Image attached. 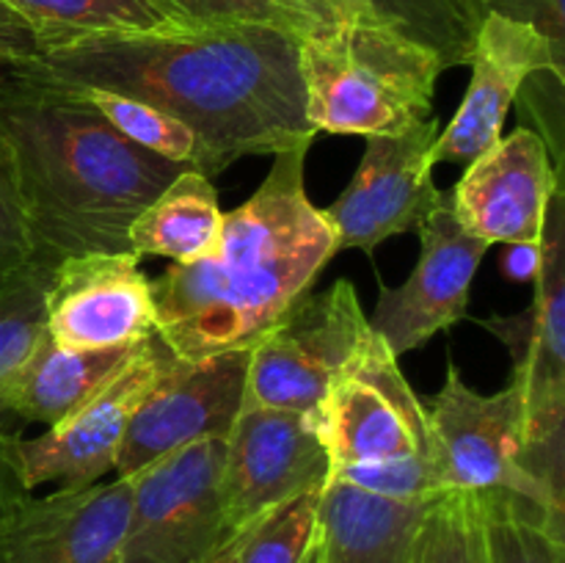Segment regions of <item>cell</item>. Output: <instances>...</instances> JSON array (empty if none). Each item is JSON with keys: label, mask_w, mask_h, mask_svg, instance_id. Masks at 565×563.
<instances>
[{"label": "cell", "mask_w": 565, "mask_h": 563, "mask_svg": "<svg viewBox=\"0 0 565 563\" xmlns=\"http://www.w3.org/2000/svg\"><path fill=\"white\" fill-rule=\"evenodd\" d=\"M53 265L39 259H28L20 268L0 276V384L25 362L39 337L47 331L44 298Z\"/></svg>", "instance_id": "obj_25"}, {"label": "cell", "mask_w": 565, "mask_h": 563, "mask_svg": "<svg viewBox=\"0 0 565 563\" xmlns=\"http://www.w3.org/2000/svg\"><path fill=\"white\" fill-rule=\"evenodd\" d=\"M226 439H202L132 475L121 563H210L232 539L221 506Z\"/></svg>", "instance_id": "obj_8"}, {"label": "cell", "mask_w": 565, "mask_h": 563, "mask_svg": "<svg viewBox=\"0 0 565 563\" xmlns=\"http://www.w3.org/2000/svg\"><path fill=\"white\" fill-rule=\"evenodd\" d=\"M309 417L331 469L408 458L430 461L425 403L414 395L397 359L375 331Z\"/></svg>", "instance_id": "obj_9"}, {"label": "cell", "mask_w": 565, "mask_h": 563, "mask_svg": "<svg viewBox=\"0 0 565 563\" xmlns=\"http://www.w3.org/2000/svg\"><path fill=\"white\" fill-rule=\"evenodd\" d=\"M252 348L185 362L174 359L132 412L114 472L132 478L158 458L202 439H226L246 392Z\"/></svg>", "instance_id": "obj_12"}, {"label": "cell", "mask_w": 565, "mask_h": 563, "mask_svg": "<svg viewBox=\"0 0 565 563\" xmlns=\"http://www.w3.org/2000/svg\"><path fill=\"white\" fill-rule=\"evenodd\" d=\"M28 259H31V241H28L20 193H17L14 163L0 132V276L20 268Z\"/></svg>", "instance_id": "obj_29"}, {"label": "cell", "mask_w": 565, "mask_h": 563, "mask_svg": "<svg viewBox=\"0 0 565 563\" xmlns=\"http://www.w3.org/2000/svg\"><path fill=\"white\" fill-rule=\"evenodd\" d=\"M541 246H511L505 259V274L516 282H533L539 274Z\"/></svg>", "instance_id": "obj_34"}, {"label": "cell", "mask_w": 565, "mask_h": 563, "mask_svg": "<svg viewBox=\"0 0 565 563\" xmlns=\"http://www.w3.org/2000/svg\"><path fill=\"white\" fill-rule=\"evenodd\" d=\"M132 478L25 497L0 522L9 563H121Z\"/></svg>", "instance_id": "obj_18"}, {"label": "cell", "mask_w": 565, "mask_h": 563, "mask_svg": "<svg viewBox=\"0 0 565 563\" xmlns=\"http://www.w3.org/2000/svg\"><path fill=\"white\" fill-rule=\"evenodd\" d=\"M370 334L367 315L348 279L303 296L252 346L243 403L312 414Z\"/></svg>", "instance_id": "obj_7"}, {"label": "cell", "mask_w": 565, "mask_h": 563, "mask_svg": "<svg viewBox=\"0 0 565 563\" xmlns=\"http://www.w3.org/2000/svg\"><path fill=\"white\" fill-rule=\"evenodd\" d=\"M241 535H243V530H241V533H235V535H232V539L226 541V544L221 546V550L215 552L213 557H210V563H235V555H237V544H241Z\"/></svg>", "instance_id": "obj_35"}, {"label": "cell", "mask_w": 565, "mask_h": 563, "mask_svg": "<svg viewBox=\"0 0 565 563\" xmlns=\"http://www.w3.org/2000/svg\"><path fill=\"white\" fill-rule=\"evenodd\" d=\"M329 472V453L309 414L243 403L221 467L226 530H248L281 502L326 486Z\"/></svg>", "instance_id": "obj_10"}, {"label": "cell", "mask_w": 565, "mask_h": 563, "mask_svg": "<svg viewBox=\"0 0 565 563\" xmlns=\"http://www.w3.org/2000/svg\"><path fill=\"white\" fill-rule=\"evenodd\" d=\"M303 563H320V550H318V541H315L312 552H309V555L303 557Z\"/></svg>", "instance_id": "obj_36"}, {"label": "cell", "mask_w": 565, "mask_h": 563, "mask_svg": "<svg viewBox=\"0 0 565 563\" xmlns=\"http://www.w3.org/2000/svg\"><path fill=\"white\" fill-rule=\"evenodd\" d=\"M0 563H9V561H6V552H3V544H0Z\"/></svg>", "instance_id": "obj_37"}, {"label": "cell", "mask_w": 565, "mask_h": 563, "mask_svg": "<svg viewBox=\"0 0 565 563\" xmlns=\"http://www.w3.org/2000/svg\"><path fill=\"white\" fill-rule=\"evenodd\" d=\"M561 169L541 136L519 127L467 166L450 188L452 213L486 246H541Z\"/></svg>", "instance_id": "obj_15"}, {"label": "cell", "mask_w": 565, "mask_h": 563, "mask_svg": "<svg viewBox=\"0 0 565 563\" xmlns=\"http://www.w3.org/2000/svg\"><path fill=\"white\" fill-rule=\"evenodd\" d=\"M309 147L274 155L263 185L224 213L210 257L149 282L154 329L177 359L199 362L252 348L315 285L337 248L334 230L303 185Z\"/></svg>", "instance_id": "obj_3"}, {"label": "cell", "mask_w": 565, "mask_h": 563, "mask_svg": "<svg viewBox=\"0 0 565 563\" xmlns=\"http://www.w3.org/2000/svg\"><path fill=\"white\" fill-rule=\"evenodd\" d=\"M138 254L61 259L47 285V334L66 348L136 346L154 334V304Z\"/></svg>", "instance_id": "obj_17"}, {"label": "cell", "mask_w": 565, "mask_h": 563, "mask_svg": "<svg viewBox=\"0 0 565 563\" xmlns=\"http://www.w3.org/2000/svg\"><path fill=\"white\" fill-rule=\"evenodd\" d=\"M489 11L539 28L557 50L565 53V6L563 0H483Z\"/></svg>", "instance_id": "obj_31"}, {"label": "cell", "mask_w": 565, "mask_h": 563, "mask_svg": "<svg viewBox=\"0 0 565 563\" xmlns=\"http://www.w3.org/2000/svg\"><path fill=\"white\" fill-rule=\"evenodd\" d=\"M434 497L375 495L329 478L318 506L320 563H408Z\"/></svg>", "instance_id": "obj_19"}, {"label": "cell", "mask_w": 565, "mask_h": 563, "mask_svg": "<svg viewBox=\"0 0 565 563\" xmlns=\"http://www.w3.org/2000/svg\"><path fill=\"white\" fill-rule=\"evenodd\" d=\"M447 61L395 14L318 25L298 39L307 119L331 136H401L434 114Z\"/></svg>", "instance_id": "obj_4"}, {"label": "cell", "mask_w": 565, "mask_h": 563, "mask_svg": "<svg viewBox=\"0 0 565 563\" xmlns=\"http://www.w3.org/2000/svg\"><path fill=\"white\" fill-rule=\"evenodd\" d=\"M486 563H565L563 522L508 495H478Z\"/></svg>", "instance_id": "obj_23"}, {"label": "cell", "mask_w": 565, "mask_h": 563, "mask_svg": "<svg viewBox=\"0 0 565 563\" xmlns=\"http://www.w3.org/2000/svg\"><path fill=\"white\" fill-rule=\"evenodd\" d=\"M430 472L441 491L508 495L563 522V497L533 475L524 439V403L516 384L480 395L463 384L456 364L430 403Z\"/></svg>", "instance_id": "obj_5"}, {"label": "cell", "mask_w": 565, "mask_h": 563, "mask_svg": "<svg viewBox=\"0 0 565 563\" xmlns=\"http://www.w3.org/2000/svg\"><path fill=\"white\" fill-rule=\"evenodd\" d=\"M44 44L36 28L0 0V64L33 70L42 61Z\"/></svg>", "instance_id": "obj_30"}, {"label": "cell", "mask_w": 565, "mask_h": 563, "mask_svg": "<svg viewBox=\"0 0 565 563\" xmlns=\"http://www.w3.org/2000/svg\"><path fill=\"white\" fill-rule=\"evenodd\" d=\"M535 296L524 312L478 320L513 357V379L524 403L527 464L563 497L565 425V210L563 191L552 199L541 241Z\"/></svg>", "instance_id": "obj_6"}, {"label": "cell", "mask_w": 565, "mask_h": 563, "mask_svg": "<svg viewBox=\"0 0 565 563\" xmlns=\"http://www.w3.org/2000/svg\"><path fill=\"white\" fill-rule=\"evenodd\" d=\"M436 136L439 119L430 116L401 136L367 138L353 180L323 210L337 248H362L370 254L401 232L419 230L439 202L430 163Z\"/></svg>", "instance_id": "obj_13"}, {"label": "cell", "mask_w": 565, "mask_h": 563, "mask_svg": "<svg viewBox=\"0 0 565 563\" xmlns=\"http://www.w3.org/2000/svg\"><path fill=\"white\" fill-rule=\"evenodd\" d=\"M50 81H55V77H50ZM55 83H58L61 88H66L70 94H75V97H81L83 103L92 105L94 110H99V114H103L105 119L121 132V136L130 138L132 144H138V147L149 149V152L160 155V158L166 160L191 166V169L202 171L204 174L202 144H199V138L193 136L191 127H185L171 114L143 103V99L108 92V88H94V86H83V83H66V81H55Z\"/></svg>", "instance_id": "obj_24"}, {"label": "cell", "mask_w": 565, "mask_h": 563, "mask_svg": "<svg viewBox=\"0 0 565 563\" xmlns=\"http://www.w3.org/2000/svg\"><path fill=\"white\" fill-rule=\"evenodd\" d=\"M298 3L312 11L323 25L375 20V17L386 14L379 0H298Z\"/></svg>", "instance_id": "obj_33"}, {"label": "cell", "mask_w": 565, "mask_h": 563, "mask_svg": "<svg viewBox=\"0 0 565 563\" xmlns=\"http://www.w3.org/2000/svg\"><path fill=\"white\" fill-rule=\"evenodd\" d=\"M141 342L88 351L61 346L44 331L25 362L0 384V412L17 423H61L108 384Z\"/></svg>", "instance_id": "obj_20"}, {"label": "cell", "mask_w": 565, "mask_h": 563, "mask_svg": "<svg viewBox=\"0 0 565 563\" xmlns=\"http://www.w3.org/2000/svg\"><path fill=\"white\" fill-rule=\"evenodd\" d=\"M0 132L14 163L31 259L53 268L77 254L132 252V221L191 169L132 144L36 70L0 75Z\"/></svg>", "instance_id": "obj_2"}, {"label": "cell", "mask_w": 565, "mask_h": 563, "mask_svg": "<svg viewBox=\"0 0 565 563\" xmlns=\"http://www.w3.org/2000/svg\"><path fill=\"white\" fill-rule=\"evenodd\" d=\"M42 75L143 99L191 127L204 177L252 155L309 147L298 39L263 25L110 33L47 50Z\"/></svg>", "instance_id": "obj_1"}, {"label": "cell", "mask_w": 565, "mask_h": 563, "mask_svg": "<svg viewBox=\"0 0 565 563\" xmlns=\"http://www.w3.org/2000/svg\"><path fill=\"white\" fill-rule=\"evenodd\" d=\"M417 232L423 241L417 268L401 287H381L375 312L367 318L395 359L467 318L469 287L491 248L463 230L452 213L450 191L439 193Z\"/></svg>", "instance_id": "obj_14"}, {"label": "cell", "mask_w": 565, "mask_h": 563, "mask_svg": "<svg viewBox=\"0 0 565 563\" xmlns=\"http://www.w3.org/2000/svg\"><path fill=\"white\" fill-rule=\"evenodd\" d=\"M14 417L0 414V522L20 506L31 491L25 489L20 475V461H17V442L22 439Z\"/></svg>", "instance_id": "obj_32"}, {"label": "cell", "mask_w": 565, "mask_h": 563, "mask_svg": "<svg viewBox=\"0 0 565 563\" xmlns=\"http://www.w3.org/2000/svg\"><path fill=\"white\" fill-rule=\"evenodd\" d=\"M472 81L461 108L436 136L430 163H463L502 138L508 110L533 72L552 70L565 77V53L539 28L489 11L472 42Z\"/></svg>", "instance_id": "obj_16"}, {"label": "cell", "mask_w": 565, "mask_h": 563, "mask_svg": "<svg viewBox=\"0 0 565 563\" xmlns=\"http://www.w3.org/2000/svg\"><path fill=\"white\" fill-rule=\"evenodd\" d=\"M199 25H263L301 39L323 22L298 0H171Z\"/></svg>", "instance_id": "obj_28"}, {"label": "cell", "mask_w": 565, "mask_h": 563, "mask_svg": "<svg viewBox=\"0 0 565 563\" xmlns=\"http://www.w3.org/2000/svg\"><path fill=\"white\" fill-rule=\"evenodd\" d=\"M39 31L44 53L72 39L158 33L199 25L171 0H3Z\"/></svg>", "instance_id": "obj_22"}, {"label": "cell", "mask_w": 565, "mask_h": 563, "mask_svg": "<svg viewBox=\"0 0 565 563\" xmlns=\"http://www.w3.org/2000/svg\"><path fill=\"white\" fill-rule=\"evenodd\" d=\"M224 210L210 177L185 169L132 221L130 248L143 257H169L177 265L199 263L218 248Z\"/></svg>", "instance_id": "obj_21"}, {"label": "cell", "mask_w": 565, "mask_h": 563, "mask_svg": "<svg viewBox=\"0 0 565 563\" xmlns=\"http://www.w3.org/2000/svg\"><path fill=\"white\" fill-rule=\"evenodd\" d=\"M320 491H303L243 530L235 563H303L318 541Z\"/></svg>", "instance_id": "obj_27"}, {"label": "cell", "mask_w": 565, "mask_h": 563, "mask_svg": "<svg viewBox=\"0 0 565 563\" xmlns=\"http://www.w3.org/2000/svg\"><path fill=\"white\" fill-rule=\"evenodd\" d=\"M174 359L154 331L127 359L125 368L77 412L50 425L47 434L36 439L17 442V461L25 489L31 491L50 480H61V489H86L99 484V478L114 469L132 412Z\"/></svg>", "instance_id": "obj_11"}, {"label": "cell", "mask_w": 565, "mask_h": 563, "mask_svg": "<svg viewBox=\"0 0 565 563\" xmlns=\"http://www.w3.org/2000/svg\"><path fill=\"white\" fill-rule=\"evenodd\" d=\"M408 563H486L478 495H436L419 519Z\"/></svg>", "instance_id": "obj_26"}]
</instances>
